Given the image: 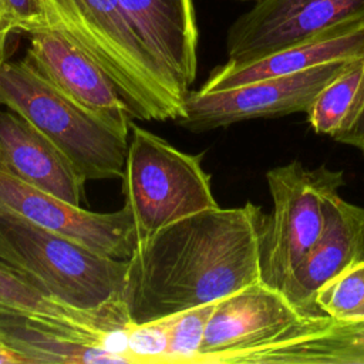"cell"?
<instances>
[{
  "label": "cell",
  "mask_w": 364,
  "mask_h": 364,
  "mask_svg": "<svg viewBox=\"0 0 364 364\" xmlns=\"http://www.w3.org/2000/svg\"><path fill=\"white\" fill-rule=\"evenodd\" d=\"M264 212L246 202L176 220L138 243L122 290L129 323H146L220 300L262 282Z\"/></svg>",
  "instance_id": "obj_1"
},
{
  "label": "cell",
  "mask_w": 364,
  "mask_h": 364,
  "mask_svg": "<svg viewBox=\"0 0 364 364\" xmlns=\"http://www.w3.org/2000/svg\"><path fill=\"white\" fill-rule=\"evenodd\" d=\"M64 33L109 77L132 119H176L185 95L144 44L118 0H43Z\"/></svg>",
  "instance_id": "obj_2"
},
{
  "label": "cell",
  "mask_w": 364,
  "mask_h": 364,
  "mask_svg": "<svg viewBox=\"0 0 364 364\" xmlns=\"http://www.w3.org/2000/svg\"><path fill=\"white\" fill-rule=\"evenodd\" d=\"M0 105L48 136L84 182L122 178L128 136L58 90L26 58L0 61Z\"/></svg>",
  "instance_id": "obj_3"
},
{
  "label": "cell",
  "mask_w": 364,
  "mask_h": 364,
  "mask_svg": "<svg viewBox=\"0 0 364 364\" xmlns=\"http://www.w3.org/2000/svg\"><path fill=\"white\" fill-rule=\"evenodd\" d=\"M0 260L61 301L90 311L122 309L128 260L98 253L0 205Z\"/></svg>",
  "instance_id": "obj_4"
},
{
  "label": "cell",
  "mask_w": 364,
  "mask_h": 364,
  "mask_svg": "<svg viewBox=\"0 0 364 364\" xmlns=\"http://www.w3.org/2000/svg\"><path fill=\"white\" fill-rule=\"evenodd\" d=\"M122 193L136 245L165 226L219 206L202 155H192L131 122L122 175Z\"/></svg>",
  "instance_id": "obj_5"
},
{
  "label": "cell",
  "mask_w": 364,
  "mask_h": 364,
  "mask_svg": "<svg viewBox=\"0 0 364 364\" xmlns=\"http://www.w3.org/2000/svg\"><path fill=\"white\" fill-rule=\"evenodd\" d=\"M266 181L273 206L260 233L262 282L282 291L320 236L323 202L344 185V172L326 165L307 169L293 159L269 169Z\"/></svg>",
  "instance_id": "obj_6"
},
{
  "label": "cell",
  "mask_w": 364,
  "mask_h": 364,
  "mask_svg": "<svg viewBox=\"0 0 364 364\" xmlns=\"http://www.w3.org/2000/svg\"><path fill=\"white\" fill-rule=\"evenodd\" d=\"M353 61L326 63L222 91H191L175 122L188 131L205 132L253 118L307 112L318 92Z\"/></svg>",
  "instance_id": "obj_7"
},
{
  "label": "cell",
  "mask_w": 364,
  "mask_h": 364,
  "mask_svg": "<svg viewBox=\"0 0 364 364\" xmlns=\"http://www.w3.org/2000/svg\"><path fill=\"white\" fill-rule=\"evenodd\" d=\"M226 34L228 61L249 63L364 23V0H256Z\"/></svg>",
  "instance_id": "obj_8"
},
{
  "label": "cell",
  "mask_w": 364,
  "mask_h": 364,
  "mask_svg": "<svg viewBox=\"0 0 364 364\" xmlns=\"http://www.w3.org/2000/svg\"><path fill=\"white\" fill-rule=\"evenodd\" d=\"M0 205L44 229L114 259L128 260L136 249L135 225L125 205L109 213L91 212L37 189L3 169H0Z\"/></svg>",
  "instance_id": "obj_9"
},
{
  "label": "cell",
  "mask_w": 364,
  "mask_h": 364,
  "mask_svg": "<svg viewBox=\"0 0 364 364\" xmlns=\"http://www.w3.org/2000/svg\"><path fill=\"white\" fill-rule=\"evenodd\" d=\"M300 314L280 290L263 282L246 286L216 301L195 364H230L235 355L274 337Z\"/></svg>",
  "instance_id": "obj_10"
},
{
  "label": "cell",
  "mask_w": 364,
  "mask_h": 364,
  "mask_svg": "<svg viewBox=\"0 0 364 364\" xmlns=\"http://www.w3.org/2000/svg\"><path fill=\"white\" fill-rule=\"evenodd\" d=\"M28 36L24 58L58 90L128 136L132 117L105 71L57 28Z\"/></svg>",
  "instance_id": "obj_11"
},
{
  "label": "cell",
  "mask_w": 364,
  "mask_h": 364,
  "mask_svg": "<svg viewBox=\"0 0 364 364\" xmlns=\"http://www.w3.org/2000/svg\"><path fill=\"white\" fill-rule=\"evenodd\" d=\"M323 213L320 236L282 289L290 303L306 314H324L314 301L317 290L334 274L364 260V208L336 192L326 196Z\"/></svg>",
  "instance_id": "obj_12"
},
{
  "label": "cell",
  "mask_w": 364,
  "mask_h": 364,
  "mask_svg": "<svg viewBox=\"0 0 364 364\" xmlns=\"http://www.w3.org/2000/svg\"><path fill=\"white\" fill-rule=\"evenodd\" d=\"M230 364H364V320L301 313L274 337L235 355Z\"/></svg>",
  "instance_id": "obj_13"
},
{
  "label": "cell",
  "mask_w": 364,
  "mask_h": 364,
  "mask_svg": "<svg viewBox=\"0 0 364 364\" xmlns=\"http://www.w3.org/2000/svg\"><path fill=\"white\" fill-rule=\"evenodd\" d=\"M0 169L80 205L84 181L60 148L16 111L0 109Z\"/></svg>",
  "instance_id": "obj_14"
},
{
  "label": "cell",
  "mask_w": 364,
  "mask_h": 364,
  "mask_svg": "<svg viewBox=\"0 0 364 364\" xmlns=\"http://www.w3.org/2000/svg\"><path fill=\"white\" fill-rule=\"evenodd\" d=\"M144 44L188 95L198 70V24L192 0H118Z\"/></svg>",
  "instance_id": "obj_15"
},
{
  "label": "cell",
  "mask_w": 364,
  "mask_h": 364,
  "mask_svg": "<svg viewBox=\"0 0 364 364\" xmlns=\"http://www.w3.org/2000/svg\"><path fill=\"white\" fill-rule=\"evenodd\" d=\"M364 57V23L346 26L313 40L272 53L266 57L235 64L226 61L216 67L199 91H222L249 82L289 75L333 61Z\"/></svg>",
  "instance_id": "obj_16"
},
{
  "label": "cell",
  "mask_w": 364,
  "mask_h": 364,
  "mask_svg": "<svg viewBox=\"0 0 364 364\" xmlns=\"http://www.w3.org/2000/svg\"><path fill=\"white\" fill-rule=\"evenodd\" d=\"M0 316H17L64 326L94 338L107 350L112 330L128 323L122 309L90 311L73 307L28 274L0 260Z\"/></svg>",
  "instance_id": "obj_17"
},
{
  "label": "cell",
  "mask_w": 364,
  "mask_h": 364,
  "mask_svg": "<svg viewBox=\"0 0 364 364\" xmlns=\"http://www.w3.org/2000/svg\"><path fill=\"white\" fill-rule=\"evenodd\" d=\"M0 337L14 351L38 363L70 364H122L127 358L112 354L100 344L64 326L17 316H0Z\"/></svg>",
  "instance_id": "obj_18"
},
{
  "label": "cell",
  "mask_w": 364,
  "mask_h": 364,
  "mask_svg": "<svg viewBox=\"0 0 364 364\" xmlns=\"http://www.w3.org/2000/svg\"><path fill=\"white\" fill-rule=\"evenodd\" d=\"M363 60H354L314 98L306 112L314 132L333 138L340 131L360 87Z\"/></svg>",
  "instance_id": "obj_19"
},
{
  "label": "cell",
  "mask_w": 364,
  "mask_h": 364,
  "mask_svg": "<svg viewBox=\"0 0 364 364\" xmlns=\"http://www.w3.org/2000/svg\"><path fill=\"white\" fill-rule=\"evenodd\" d=\"M317 309L338 320H364V260L328 279L316 293Z\"/></svg>",
  "instance_id": "obj_20"
},
{
  "label": "cell",
  "mask_w": 364,
  "mask_h": 364,
  "mask_svg": "<svg viewBox=\"0 0 364 364\" xmlns=\"http://www.w3.org/2000/svg\"><path fill=\"white\" fill-rule=\"evenodd\" d=\"M216 301L191 307L171 316L169 346L162 363L195 364Z\"/></svg>",
  "instance_id": "obj_21"
},
{
  "label": "cell",
  "mask_w": 364,
  "mask_h": 364,
  "mask_svg": "<svg viewBox=\"0 0 364 364\" xmlns=\"http://www.w3.org/2000/svg\"><path fill=\"white\" fill-rule=\"evenodd\" d=\"M48 27L43 0H0V61L7 58L6 53L11 34H31Z\"/></svg>",
  "instance_id": "obj_22"
},
{
  "label": "cell",
  "mask_w": 364,
  "mask_h": 364,
  "mask_svg": "<svg viewBox=\"0 0 364 364\" xmlns=\"http://www.w3.org/2000/svg\"><path fill=\"white\" fill-rule=\"evenodd\" d=\"M171 316L146 323H127L128 350L131 363H162L169 346Z\"/></svg>",
  "instance_id": "obj_23"
},
{
  "label": "cell",
  "mask_w": 364,
  "mask_h": 364,
  "mask_svg": "<svg viewBox=\"0 0 364 364\" xmlns=\"http://www.w3.org/2000/svg\"><path fill=\"white\" fill-rule=\"evenodd\" d=\"M333 139L364 152V60L357 95L340 131L333 136Z\"/></svg>",
  "instance_id": "obj_24"
},
{
  "label": "cell",
  "mask_w": 364,
  "mask_h": 364,
  "mask_svg": "<svg viewBox=\"0 0 364 364\" xmlns=\"http://www.w3.org/2000/svg\"><path fill=\"white\" fill-rule=\"evenodd\" d=\"M0 364H28V360L9 347L0 337Z\"/></svg>",
  "instance_id": "obj_25"
},
{
  "label": "cell",
  "mask_w": 364,
  "mask_h": 364,
  "mask_svg": "<svg viewBox=\"0 0 364 364\" xmlns=\"http://www.w3.org/2000/svg\"><path fill=\"white\" fill-rule=\"evenodd\" d=\"M239 1H256V0H239Z\"/></svg>",
  "instance_id": "obj_26"
}]
</instances>
